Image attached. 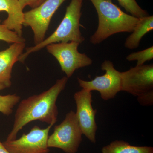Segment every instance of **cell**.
I'll return each mask as SVG.
<instances>
[{
  "label": "cell",
  "mask_w": 153,
  "mask_h": 153,
  "mask_svg": "<svg viewBox=\"0 0 153 153\" xmlns=\"http://www.w3.org/2000/svg\"><path fill=\"white\" fill-rule=\"evenodd\" d=\"M68 79L66 76H63L57 79L48 90L22 100L16 111L13 128L6 140L16 139L20 131L33 121L54 125L57 121L58 114L56 105L57 98L65 89Z\"/></svg>",
  "instance_id": "obj_1"
},
{
  "label": "cell",
  "mask_w": 153,
  "mask_h": 153,
  "mask_svg": "<svg viewBox=\"0 0 153 153\" xmlns=\"http://www.w3.org/2000/svg\"><path fill=\"white\" fill-rule=\"evenodd\" d=\"M95 8L98 25L91 36L94 45L102 43L110 36L121 33H131L139 19L124 13L113 3L112 0H89Z\"/></svg>",
  "instance_id": "obj_2"
},
{
  "label": "cell",
  "mask_w": 153,
  "mask_h": 153,
  "mask_svg": "<svg viewBox=\"0 0 153 153\" xmlns=\"http://www.w3.org/2000/svg\"><path fill=\"white\" fill-rule=\"evenodd\" d=\"M83 1L71 0L66 7L64 18L55 32L40 44L27 48L26 52L19 57V61L24 62L31 53L39 51L50 44L71 41L81 44L84 42L85 38L80 30Z\"/></svg>",
  "instance_id": "obj_3"
},
{
  "label": "cell",
  "mask_w": 153,
  "mask_h": 153,
  "mask_svg": "<svg viewBox=\"0 0 153 153\" xmlns=\"http://www.w3.org/2000/svg\"><path fill=\"white\" fill-rule=\"evenodd\" d=\"M82 134L76 114L71 111L60 124L55 126L53 133L48 137V147L60 149L66 153H76Z\"/></svg>",
  "instance_id": "obj_4"
},
{
  "label": "cell",
  "mask_w": 153,
  "mask_h": 153,
  "mask_svg": "<svg viewBox=\"0 0 153 153\" xmlns=\"http://www.w3.org/2000/svg\"><path fill=\"white\" fill-rule=\"evenodd\" d=\"M79 44L71 41L53 43L46 47L48 52L56 58L61 70L68 78L73 75L75 70L90 66L93 63L92 59L86 54L78 52Z\"/></svg>",
  "instance_id": "obj_5"
},
{
  "label": "cell",
  "mask_w": 153,
  "mask_h": 153,
  "mask_svg": "<svg viewBox=\"0 0 153 153\" xmlns=\"http://www.w3.org/2000/svg\"><path fill=\"white\" fill-rule=\"evenodd\" d=\"M66 0H46L38 7L24 13L23 26L29 27L34 33L35 45L45 38L52 17Z\"/></svg>",
  "instance_id": "obj_6"
},
{
  "label": "cell",
  "mask_w": 153,
  "mask_h": 153,
  "mask_svg": "<svg viewBox=\"0 0 153 153\" xmlns=\"http://www.w3.org/2000/svg\"><path fill=\"white\" fill-rule=\"evenodd\" d=\"M101 69L105 71L101 76H97L90 81H85L77 78L79 85L82 88L91 91H97L102 99L109 100L114 98L121 91V72L116 69L111 61L105 60L102 63Z\"/></svg>",
  "instance_id": "obj_7"
},
{
  "label": "cell",
  "mask_w": 153,
  "mask_h": 153,
  "mask_svg": "<svg viewBox=\"0 0 153 153\" xmlns=\"http://www.w3.org/2000/svg\"><path fill=\"white\" fill-rule=\"evenodd\" d=\"M52 125L45 128L35 126L28 133L19 138L2 143L10 153H49L47 144L49 132Z\"/></svg>",
  "instance_id": "obj_8"
},
{
  "label": "cell",
  "mask_w": 153,
  "mask_h": 153,
  "mask_svg": "<svg viewBox=\"0 0 153 153\" xmlns=\"http://www.w3.org/2000/svg\"><path fill=\"white\" fill-rule=\"evenodd\" d=\"M121 91L136 97L153 91V65L136 66L121 72Z\"/></svg>",
  "instance_id": "obj_9"
},
{
  "label": "cell",
  "mask_w": 153,
  "mask_h": 153,
  "mask_svg": "<svg viewBox=\"0 0 153 153\" xmlns=\"http://www.w3.org/2000/svg\"><path fill=\"white\" fill-rule=\"evenodd\" d=\"M74 98L76 104V115L82 134L93 143L96 142V134L97 126L95 121L97 110L92 107V92L82 88L74 94Z\"/></svg>",
  "instance_id": "obj_10"
},
{
  "label": "cell",
  "mask_w": 153,
  "mask_h": 153,
  "mask_svg": "<svg viewBox=\"0 0 153 153\" xmlns=\"http://www.w3.org/2000/svg\"><path fill=\"white\" fill-rule=\"evenodd\" d=\"M25 42L12 44L7 49L0 51V84L6 88L12 85V69L23 54Z\"/></svg>",
  "instance_id": "obj_11"
},
{
  "label": "cell",
  "mask_w": 153,
  "mask_h": 153,
  "mask_svg": "<svg viewBox=\"0 0 153 153\" xmlns=\"http://www.w3.org/2000/svg\"><path fill=\"white\" fill-rule=\"evenodd\" d=\"M2 11L8 14L7 18L2 24L22 37L24 13L19 0H0V12Z\"/></svg>",
  "instance_id": "obj_12"
},
{
  "label": "cell",
  "mask_w": 153,
  "mask_h": 153,
  "mask_svg": "<svg viewBox=\"0 0 153 153\" xmlns=\"http://www.w3.org/2000/svg\"><path fill=\"white\" fill-rule=\"evenodd\" d=\"M153 30V16L140 18L131 34L126 39L125 47L129 49H137L143 36Z\"/></svg>",
  "instance_id": "obj_13"
},
{
  "label": "cell",
  "mask_w": 153,
  "mask_h": 153,
  "mask_svg": "<svg viewBox=\"0 0 153 153\" xmlns=\"http://www.w3.org/2000/svg\"><path fill=\"white\" fill-rule=\"evenodd\" d=\"M102 153H153V148L150 146H132L123 140L114 141L103 147Z\"/></svg>",
  "instance_id": "obj_14"
},
{
  "label": "cell",
  "mask_w": 153,
  "mask_h": 153,
  "mask_svg": "<svg viewBox=\"0 0 153 153\" xmlns=\"http://www.w3.org/2000/svg\"><path fill=\"white\" fill-rule=\"evenodd\" d=\"M6 88L0 84V91ZM21 98L17 94L0 95V112L6 116H9L13 113V109L20 101Z\"/></svg>",
  "instance_id": "obj_15"
},
{
  "label": "cell",
  "mask_w": 153,
  "mask_h": 153,
  "mask_svg": "<svg viewBox=\"0 0 153 153\" xmlns=\"http://www.w3.org/2000/svg\"><path fill=\"white\" fill-rule=\"evenodd\" d=\"M120 5L127 13L137 18H143L149 16L146 10L142 8L136 0H117Z\"/></svg>",
  "instance_id": "obj_16"
},
{
  "label": "cell",
  "mask_w": 153,
  "mask_h": 153,
  "mask_svg": "<svg viewBox=\"0 0 153 153\" xmlns=\"http://www.w3.org/2000/svg\"><path fill=\"white\" fill-rule=\"evenodd\" d=\"M153 58V46L142 51L132 52L126 57V59L128 61H137L136 66L144 65L146 62L150 61Z\"/></svg>",
  "instance_id": "obj_17"
},
{
  "label": "cell",
  "mask_w": 153,
  "mask_h": 153,
  "mask_svg": "<svg viewBox=\"0 0 153 153\" xmlns=\"http://www.w3.org/2000/svg\"><path fill=\"white\" fill-rule=\"evenodd\" d=\"M0 41H5L9 44L25 42L26 40L23 37L19 36L16 32L9 30L0 20Z\"/></svg>",
  "instance_id": "obj_18"
},
{
  "label": "cell",
  "mask_w": 153,
  "mask_h": 153,
  "mask_svg": "<svg viewBox=\"0 0 153 153\" xmlns=\"http://www.w3.org/2000/svg\"><path fill=\"white\" fill-rule=\"evenodd\" d=\"M137 100L143 106H151L153 103V91L138 97Z\"/></svg>",
  "instance_id": "obj_19"
},
{
  "label": "cell",
  "mask_w": 153,
  "mask_h": 153,
  "mask_svg": "<svg viewBox=\"0 0 153 153\" xmlns=\"http://www.w3.org/2000/svg\"><path fill=\"white\" fill-rule=\"evenodd\" d=\"M46 0H19L22 8L29 6L32 9L35 8L44 3Z\"/></svg>",
  "instance_id": "obj_20"
},
{
  "label": "cell",
  "mask_w": 153,
  "mask_h": 153,
  "mask_svg": "<svg viewBox=\"0 0 153 153\" xmlns=\"http://www.w3.org/2000/svg\"><path fill=\"white\" fill-rule=\"evenodd\" d=\"M0 153H10L6 149L3 143L0 141Z\"/></svg>",
  "instance_id": "obj_21"
}]
</instances>
